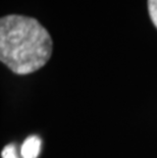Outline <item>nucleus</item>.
Listing matches in <instances>:
<instances>
[{
    "mask_svg": "<svg viewBox=\"0 0 157 158\" xmlns=\"http://www.w3.org/2000/svg\"><path fill=\"white\" fill-rule=\"evenodd\" d=\"M48 31L36 19L10 15L0 19V60L16 75L44 66L52 54Z\"/></svg>",
    "mask_w": 157,
    "mask_h": 158,
    "instance_id": "obj_1",
    "label": "nucleus"
},
{
    "mask_svg": "<svg viewBox=\"0 0 157 158\" xmlns=\"http://www.w3.org/2000/svg\"><path fill=\"white\" fill-rule=\"evenodd\" d=\"M148 11L150 19L157 29V0H148Z\"/></svg>",
    "mask_w": 157,
    "mask_h": 158,
    "instance_id": "obj_3",
    "label": "nucleus"
},
{
    "mask_svg": "<svg viewBox=\"0 0 157 158\" xmlns=\"http://www.w3.org/2000/svg\"><path fill=\"white\" fill-rule=\"evenodd\" d=\"M1 156L2 158H19L16 155L15 146L13 144H9V145L5 146L1 152Z\"/></svg>",
    "mask_w": 157,
    "mask_h": 158,
    "instance_id": "obj_4",
    "label": "nucleus"
},
{
    "mask_svg": "<svg viewBox=\"0 0 157 158\" xmlns=\"http://www.w3.org/2000/svg\"><path fill=\"white\" fill-rule=\"evenodd\" d=\"M41 139L36 136H30L25 140L21 147V154L23 158H37L41 151Z\"/></svg>",
    "mask_w": 157,
    "mask_h": 158,
    "instance_id": "obj_2",
    "label": "nucleus"
}]
</instances>
